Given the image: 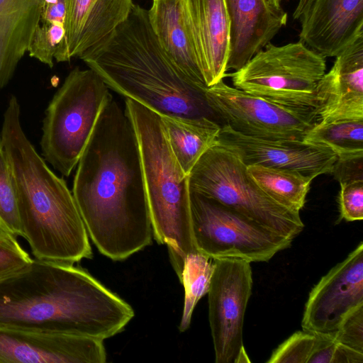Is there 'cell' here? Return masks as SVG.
<instances>
[{
  "label": "cell",
  "mask_w": 363,
  "mask_h": 363,
  "mask_svg": "<svg viewBox=\"0 0 363 363\" xmlns=\"http://www.w3.org/2000/svg\"><path fill=\"white\" fill-rule=\"evenodd\" d=\"M160 116L171 150L188 175L203 154L214 144L222 125L206 118L190 120Z\"/></svg>",
  "instance_id": "22"
},
{
  "label": "cell",
  "mask_w": 363,
  "mask_h": 363,
  "mask_svg": "<svg viewBox=\"0 0 363 363\" xmlns=\"http://www.w3.org/2000/svg\"><path fill=\"white\" fill-rule=\"evenodd\" d=\"M333 337L297 331L283 342L272 354L268 363H316L319 353Z\"/></svg>",
  "instance_id": "26"
},
{
  "label": "cell",
  "mask_w": 363,
  "mask_h": 363,
  "mask_svg": "<svg viewBox=\"0 0 363 363\" xmlns=\"http://www.w3.org/2000/svg\"><path fill=\"white\" fill-rule=\"evenodd\" d=\"M45 0H0V89L28 52Z\"/></svg>",
  "instance_id": "21"
},
{
  "label": "cell",
  "mask_w": 363,
  "mask_h": 363,
  "mask_svg": "<svg viewBox=\"0 0 363 363\" xmlns=\"http://www.w3.org/2000/svg\"><path fill=\"white\" fill-rule=\"evenodd\" d=\"M64 36V23L40 18L28 52L31 57L52 67L57 49Z\"/></svg>",
  "instance_id": "28"
},
{
  "label": "cell",
  "mask_w": 363,
  "mask_h": 363,
  "mask_svg": "<svg viewBox=\"0 0 363 363\" xmlns=\"http://www.w3.org/2000/svg\"><path fill=\"white\" fill-rule=\"evenodd\" d=\"M213 271V260L203 254L195 251L186 257L180 279L184 289V306L179 325L180 332L188 329L195 306L208 294Z\"/></svg>",
  "instance_id": "25"
},
{
  "label": "cell",
  "mask_w": 363,
  "mask_h": 363,
  "mask_svg": "<svg viewBox=\"0 0 363 363\" xmlns=\"http://www.w3.org/2000/svg\"><path fill=\"white\" fill-rule=\"evenodd\" d=\"M250 360L249 359L245 348L243 347L241 351L240 352L238 357L236 358L235 363H240V362H249Z\"/></svg>",
  "instance_id": "34"
},
{
  "label": "cell",
  "mask_w": 363,
  "mask_h": 363,
  "mask_svg": "<svg viewBox=\"0 0 363 363\" xmlns=\"http://www.w3.org/2000/svg\"><path fill=\"white\" fill-rule=\"evenodd\" d=\"M331 174L339 183L363 180V153L337 157Z\"/></svg>",
  "instance_id": "32"
},
{
  "label": "cell",
  "mask_w": 363,
  "mask_h": 363,
  "mask_svg": "<svg viewBox=\"0 0 363 363\" xmlns=\"http://www.w3.org/2000/svg\"><path fill=\"white\" fill-rule=\"evenodd\" d=\"M333 337L337 343L363 353V304L343 318Z\"/></svg>",
  "instance_id": "30"
},
{
  "label": "cell",
  "mask_w": 363,
  "mask_h": 363,
  "mask_svg": "<svg viewBox=\"0 0 363 363\" xmlns=\"http://www.w3.org/2000/svg\"><path fill=\"white\" fill-rule=\"evenodd\" d=\"M325 70V57L299 40L281 46L269 43L242 67L225 76L231 77L234 87L247 93L315 113L317 88Z\"/></svg>",
  "instance_id": "8"
},
{
  "label": "cell",
  "mask_w": 363,
  "mask_h": 363,
  "mask_svg": "<svg viewBox=\"0 0 363 363\" xmlns=\"http://www.w3.org/2000/svg\"><path fill=\"white\" fill-rule=\"evenodd\" d=\"M148 14L152 30L169 60L190 80L207 86L182 0H152Z\"/></svg>",
  "instance_id": "20"
},
{
  "label": "cell",
  "mask_w": 363,
  "mask_h": 363,
  "mask_svg": "<svg viewBox=\"0 0 363 363\" xmlns=\"http://www.w3.org/2000/svg\"><path fill=\"white\" fill-rule=\"evenodd\" d=\"M124 107L138 140L153 237L167 245L180 281L186 257L196 251L188 175L171 150L160 115L130 99Z\"/></svg>",
  "instance_id": "5"
},
{
  "label": "cell",
  "mask_w": 363,
  "mask_h": 363,
  "mask_svg": "<svg viewBox=\"0 0 363 363\" xmlns=\"http://www.w3.org/2000/svg\"><path fill=\"white\" fill-rule=\"evenodd\" d=\"M32 259L16 237L0 228V281L21 271Z\"/></svg>",
  "instance_id": "29"
},
{
  "label": "cell",
  "mask_w": 363,
  "mask_h": 363,
  "mask_svg": "<svg viewBox=\"0 0 363 363\" xmlns=\"http://www.w3.org/2000/svg\"><path fill=\"white\" fill-rule=\"evenodd\" d=\"M205 83L212 86L226 74L230 21L225 0H182Z\"/></svg>",
  "instance_id": "19"
},
{
  "label": "cell",
  "mask_w": 363,
  "mask_h": 363,
  "mask_svg": "<svg viewBox=\"0 0 363 363\" xmlns=\"http://www.w3.org/2000/svg\"><path fill=\"white\" fill-rule=\"evenodd\" d=\"M338 196L340 219L346 221L363 219V180L340 183Z\"/></svg>",
  "instance_id": "31"
},
{
  "label": "cell",
  "mask_w": 363,
  "mask_h": 363,
  "mask_svg": "<svg viewBox=\"0 0 363 363\" xmlns=\"http://www.w3.org/2000/svg\"><path fill=\"white\" fill-rule=\"evenodd\" d=\"M132 0H65V36L55 60L80 57L106 41L128 16Z\"/></svg>",
  "instance_id": "15"
},
{
  "label": "cell",
  "mask_w": 363,
  "mask_h": 363,
  "mask_svg": "<svg viewBox=\"0 0 363 363\" xmlns=\"http://www.w3.org/2000/svg\"><path fill=\"white\" fill-rule=\"evenodd\" d=\"M0 228L16 238L22 237L17 195L8 160L1 143Z\"/></svg>",
  "instance_id": "27"
},
{
  "label": "cell",
  "mask_w": 363,
  "mask_h": 363,
  "mask_svg": "<svg viewBox=\"0 0 363 363\" xmlns=\"http://www.w3.org/2000/svg\"><path fill=\"white\" fill-rule=\"evenodd\" d=\"M72 195L89 237L113 261L152 244L153 231L133 125L113 98L77 165Z\"/></svg>",
  "instance_id": "1"
},
{
  "label": "cell",
  "mask_w": 363,
  "mask_h": 363,
  "mask_svg": "<svg viewBox=\"0 0 363 363\" xmlns=\"http://www.w3.org/2000/svg\"><path fill=\"white\" fill-rule=\"evenodd\" d=\"M134 315L128 303L71 264L34 258L0 281V328L104 341L123 331Z\"/></svg>",
  "instance_id": "2"
},
{
  "label": "cell",
  "mask_w": 363,
  "mask_h": 363,
  "mask_svg": "<svg viewBox=\"0 0 363 363\" xmlns=\"http://www.w3.org/2000/svg\"><path fill=\"white\" fill-rule=\"evenodd\" d=\"M213 260L208 296V320L216 363H235L244 347L242 330L252 294L250 262L238 258Z\"/></svg>",
  "instance_id": "11"
},
{
  "label": "cell",
  "mask_w": 363,
  "mask_h": 363,
  "mask_svg": "<svg viewBox=\"0 0 363 363\" xmlns=\"http://www.w3.org/2000/svg\"><path fill=\"white\" fill-rule=\"evenodd\" d=\"M80 59L108 87L160 116L220 124L206 90L169 60L152 30L148 10L133 4L128 18L99 46Z\"/></svg>",
  "instance_id": "3"
},
{
  "label": "cell",
  "mask_w": 363,
  "mask_h": 363,
  "mask_svg": "<svg viewBox=\"0 0 363 363\" xmlns=\"http://www.w3.org/2000/svg\"><path fill=\"white\" fill-rule=\"evenodd\" d=\"M272 2H273L274 4H275L276 5H278V6H281V2L284 1V0H270Z\"/></svg>",
  "instance_id": "35"
},
{
  "label": "cell",
  "mask_w": 363,
  "mask_h": 363,
  "mask_svg": "<svg viewBox=\"0 0 363 363\" xmlns=\"http://www.w3.org/2000/svg\"><path fill=\"white\" fill-rule=\"evenodd\" d=\"M93 69H73L45 111L40 140L44 159L65 177L77 167L97 121L113 98Z\"/></svg>",
  "instance_id": "6"
},
{
  "label": "cell",
  "mask_w": 363,
  "mask_h": 363,
  "mask_svg": "<svg viewBox=\"0 0 363 363\" xmlns=\"http://www.w3.org/2000/svg\"><path fill=\"white\" fill-rule=\"evenodd\" d=\"M208 104L223 125L245 135L304 140L317 123L315 112L284 106L226 84L208 86Z\"/></svg>",
  "instance_id": "10"
},
{
  "label": "cell",
  "mask_w": 363,
  "mask_h": 363,
  "mask_svg": "<svg viewBox=\"0 0 363 363\" xmlns=\"http://www.w3.org/2000/svg\"><path fill=\"white\" fill-rule=\"evenodd\" d=\"M304 141L327 147L337 157L363 153V121L316 123Z\"/></svg>",
  "instance_id": "24"
},
{
  "label": "cell",
  "mask_w": 363,
  "mask_h": 363,
  "mask_svg": "<svg viewBox=\"0 0 363 363\" xmlns=\"http://www.w3.org/2000/svg\"><path fill=\"white\" fill-rule=\"evenodd\" d=\"M313 0H298L297 6L294 11L293 17L296 20H299L301 15L306 11Z\"/></svg>",
  "instance_id": "33"
},
{
  "label": "cell",
  "mask_w": 363,
  "mask_h": 363,
  "mask_svg": "<svg viewBox=\"0 0 363 363\" xmlns=\"http://www.w3.org/2000/svg\"><path fill=\"white\" fill-rule=\"evenodd\" d=\"M191 191L213 199L247 218L294 240L304 228L300 212L279 203L252 180L232 151L214 143L188 174Z\"/></svg>",
  "instance_id": "7"
},
{
  "label": "cell",
  "mask_w": 363,
  "mask_h": 363,
  "mask_svg": "<svg viewBox=\"0 0 363 363\" xmlns=\"http://www.w3.org/2000/svg\"><path fill=\"white\" fill-rule=\"evenodd\" d=\"M230 21L226 69L237 71L286 25L287 13L270 0H225Z\"/></svg>",
  "instance_id": "18"
},
{
  "label": "cell",
  "mask_w": 363,
  "mask_h": 363,
  "mask_svg": "<svg viewBox=\"0 0 363 363\" xmlns=\"http://www.w3.org/2000/svg\"><path fill=\"white\" fill-rule=\"evenodd\" d=\"M0 143L17 195L22 237L35 258L71 264L91 259L89 235L72 193L26 135L15 96L4 112Z\"/></svg>",
  "instance_id": "4"
},
{
  "label": "cell",
  "mask_w": 363,
  "mask_h": 363,
  "mask_svg": "<svg viewBox=\"0 0 363 363\" xmlns=\"http://www.w3.org/2000/svg\"><path fill=\"white\" fill-rule=\"evenodd\" d=\"M192 233L196 251L211 259L238 258L267 262L289 247L279 235L220 202L190 191Z\"/></svg>",
  "instance_id": "9"
},
{
  "label": "cell",
  "mask_w": 363,
  "mask_h": 363,
  "mask_svg": "<svg viewBox=\"0 0 363 363\" xmlns=\"http://www.w3.org/2000/svg\"><path fill=\"white\" fill-rule=\"evenodd\" d=\"M363 304V242L333 267L311 291L303 330L333 337L343 318Z\"/></svg>",
  "instance_id": "12"
},
{
  "label": "cell",
  "mask_w": 363,
  "mask_h": 363,
  "mask_svg": "<svg viewBox=\"0 0 363 363\" xmlns=\"http://www.w3.org/2000/svg\"><path fill=\"white\" fill-rule=\"evenodd\" d=\"M252 180L272 199L282 206L300 212L306 203L313 178L298 172L248 165Z\"/></svg>",
  "instance_id": "23"
},
{
  "label": "cell",
  "mask_w": 363,
  "mask_h": 363,
  "mask_svg": "<svg viewBox=\"0 0 363 363\" xmlns=\"http://www.w3.org/2000/svg\"><path fill=\"white\" fill-rule=\"evenodd\" d=\"M103 340L47 331L0 328V363H104Z\"/></svg>",
  "instance_id": "14"
},
{
  "label": "cell",
  "mask_w": 363,
  "mask_h": 363,
  "mask_svg": "<svg viewBox=\"0 0 363 363\" xmlns=\"http://www.w3.org/2000/svg\"><path fill=\"white\" fill-rule=\"evenodd\" d=\"M299 20L300 40L335 57L363 36V0H313Z\"/></svg>",
  "instance_id": "17"
},
{
  "label": "cell",
  "mask_w": 363,
  "mask_h": 363,
  "mask_svg": "<svg viewBox=\"0 0 363 363\" xmlns=\"http://www.w3.org/2000/svg\"><path fill=\"white\" fill-rule=\"evenodd\" d=\"M316 98L317 123L363 121V36L335 56Z\"/></svg>",
  "instance_id": "16"
},
{
  "label": "cell",
  "mask_w": 363,
  "mask_h": 363,
  "mask_svg": "<svg viewBox=\"0 0 363 363\" xmlns=\"http://www.w3.org/2000/svg\"><path fill=\"white\" fill-rule=\"evenodd\" d=\"M216 143L235 153L246 165H260L298 172L313 179L331 174L337 160L328 147L300 140L248 136L223 125Z\"/></svg>",
  "instance_id": "13"
}]
</instances>
